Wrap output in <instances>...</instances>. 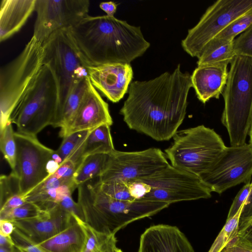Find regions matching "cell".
<instances>
[{
	"label": "cell",
	"mask_w": 252,
	"mask_h": 252,
	"mask_svg": "<svg viewBox=\"0 0 252 252\" xmlns=\"http://www.w3.org/2000/svg\"><path fill=\"white\" fill-rule=\"evenodd\" d=\"M191 87V75L179 64L172 72L132 82L120 114L130 129L158 141L169 140L185 118Z\"/></svg>",
	"instance_id": "cell-1"
},
{
	"label": "cell",
	"mask_w": 252,
	"mask_h": 252,
	"mask_svg": "<svg viewBox=\"0 0 252 252\" xmlns=\"http://www.w3.org/2000/svg\"><path fill=\"white\" fill-rule=\"evenodd\" d=\"M67 29L85 65L130 64L150 46L140 27L114 16L88 15Z\"/></svg>",
	"instance_id": "cell-2"
},
{
	"label": "cell",
	"mask_w": 252,
	"mask_h": 252,
	"mask_svg": "<svg viewBox=\"0 0 252 252\" xmlns=\"http://www.w3.org/2000/svg\"><path fill=\"white\" fill-rule=\"evenodd\" d=\"M77 203L81 219L94 229L107 234L116 233L129 223L152 216L170 204L161 202L113 199L99 189L95 182L78 186Z\"/></svg>",
	"instance_id": "cell-3"
},
{
	"label": "cell",
	"mask_w": 252,
	"mask_h": 252,
	"mask_svg": "<svg viewBox=\"0 0 252 252\" xmlns=\"http://www.w3.org/2000/svg\"><path fill=\"white\" fill-rule=\"evenodd\" d=\"M222 93L224 106L221 122L231 146L246 143L252 115V58L236 56L230 64Z\"/></svg>",
	"instance_id": "cell-4"
},
{
	"label": "cell",
	"mask_w": 252,
	"mask_h": 252,
	"mask_svg": "<svg viewBox=\"0 0 252 252\" xmlns=\"http://www.w3.org/2000/svg\"><path fill=\"white\" fill-rule=\"evenodd\" d=\"M58 109L57 82L49 66L43 64L33 83L19 100L9 122L17 132L36 136L55 124Z\"/></svg>",
	"instance_id": "cell-5"
},
{
	"label": "cell",
	"mask_w": 252,
	"mask_h": 252,
	"mask_svg": "<svg viewBox=\"0 0 252 252\" xmlns=\"http://www.w3.org/2000/svg\"><path fill=\"white\" fill-rule=\"evenodd\" d=\"M165 150L171 165L200 176L213 165L226 146L213 129L199 125L178 131Z\"/></svg>",
	"instance_id": "cell-6"
},
{
	"label": "cell",
	"mask_w": 252,
	"mask_h": 252,
	"mask_svg": "<svg viewBox=\"0 0 252 252\" xmlns=\"http://www.w3.org/2000/svg\"><path fill=\"white\" fill-rule=\"evenodd\" d=\"M133 188L139 200L169 204L209 198L212 192L199 176L170 164L152 175L135 180Z\"/></svg>",
	"instance_id": "cell-7"
},
{
	"label": "cell",
	"mask_w": 252,
	"mask_h": 252,
	"mask_svg": "<svg viewBox=\"0 0 252 252\" xmlns=\"http://www.w3.org/2000/svg\"><path fill=\"white\" fill-rule=\"evenodd\" d=\"M43 43L33 36L13 60L0 71V131L14 108L31 87L43 65Z\"/></svg>",
	"instance_id": "cell-8"
},
{
	"label": "cell",
	"mask_w": 252,
	"mask_h": 252,
	"mask_svg": "<svg viewBox=\"0 0 252 252\" xmlns=\"http://www.w3.org/2000/svg\"><path fill=\"white\" fill-rule=\"evenodd\" d=\"M43 63L51 68L58 87V109L54 127L72 88L88 77V73L67 28L52 33L43 42Z\"/></svg>",
	"instance_id": "cell-9"
},
{
	"label": "cell",
	"mask_w": 252,
	"mask_h": 252,
	"mask_svg": "<svg viewBox=\"0 0 252 252\" xmlns=\"http://www.w3.org/2000/svg\"><path fill=\"white\" fill-rule=\"evenodd\" d=\"M252 11V0H219L210 6L182 41L184 50L198 58L206 45L232 21Z\"/></svg>",
	"instance_id": "cell-10"
},
{
	"label": "cell",
	"mask_w": 252,
	"mask_h": 252,
	"mask_svg": "<svg viewBox=\"0 0 252 252\" xmlns=\"http://www.w3.org/2000/svg\"><path fill=\"white\" fill-rule=\"evenodd\" d=\"M169 164L165 154L158 148L134 152L115 150L109 155L106 166L97 178L99 183L127 182L148 176Z\"/></svg>",
	"instance_id": "cell-11"
},
{
	"label": "cell",
	"mask_w": 252,
	"mask_h": 252,
	"mask_svg": "<svg viewBox=\"0 0 252 252\" xmlns=\"http://www.w3.org/2000/svg\"><path fill=\"white\" fill-rule=\"evenodd\" d=\"M252 145L226 147L206 172L199 177L212 192L221 194L241 183L251 182Z\"/></svg>",
	"instance_id": "cell-12"
},
{
	"label": "cell",
	"mask_w": 252,
	"mask_h": 252,
	"mask_svg": "<svg viewBox=\"0 0 252 252\" xmlns=\"http://www.w3.org/2000/svg\"><path fill=\"white\" fill-rule=\"evenodd\" d=\"M17 144L16 164L12 170L17 176L20 193L25 195L47 178L46 165L54 152L36 136L14 132Z\"/></svg>",
	"instance_id": "cell-13"
},
{
	"label": "cell",
	"mask_w": 252,
	"mask_h": 252,
	"mask_svg": "<svg viewBox=\"0 0 252 252\" xmlns=\"http://www.w3.org/2000/svg\"><path fill=\"white\" fill-rule=\"evenodd\" d=\"M88 0H36L33 37L43 42L55 32L69 28L88 15Z\"/></svg>",
	"instance_id": "cell-14"
},
{
	"label": "cell",
	"mask_w": 252,
	"mask_h": 252,
	"mask_svg": "<svg viewBox=\"0 0 252 252\" xmlns=\"http://www.w3.org/2000/svg\"><path fill=\"white\" fill-rule=\"evenodd\" d=\"M88 76L93 86L111 101H119L128 92L133 78L130 64H86Z\"/></svg>",
	"instance_id": "cell-15"
},
{
	"label": "cell",
	"mask_w": 252,
	"mask_h": 252,
	"mask_svg": "<svg viewBox=\"0 0 252 252\" xmlns=\"http://www.w3.org/2000/svg\"><path fill=\"white\" fill-rule=\"evenodd\" d=\"M104 124L110 126L113 124L108 104L90 80L76 115L65 128L60 130V136L63 138L71 133L92 130Z\"/></svg>",
	"instance_id": "cell-16"
},
{
	"label": "cell",
	"mask_w": 252,
	"mask_h": 252,
	"mask_svg": "<svg viewBox=\"0 0 252 252\" xmlns=\"http://www.w3.org/2000/svg\"><path fill=\"white\" fill-rule=\"evenodd\" d=\"M72 218V214L58 204L35 217L12 222L16 229L38 244L64 230Z\"/></svg>",
	"instance_id": "cell-17"
},
{
	"label": "cell",
	"mask_w": 252,
	"mask_h": 252,
	"mask_svg": "<svg viewBox=\"0 0 252 252\" xmlns=\"http://www.w3.org/2000/svg\"><path fill=\"white\" fill-rule=\"evenodd\" d=\"M138 252H194L191 243L176 226L151 225L141 234Z\"/></svg>",
	"instance_id": "cell-18"
},
{
	"label": "cell",
	"mask_w": 252,
	"mask_h": 252,
	"mask_svg": "<svg viewBox=\"0 0 252 252\" xmlns=\"http://www.w3.org/2000/svg\"><path fill=\"white\" fill-rule=\"evenodd\" d=\"M228 76L227 65L197 66L191 75V79L198 99L204 104L212 98L219 99Z\"/></svg>",
	"instance_id": "cell-19"
},
{
	"label": "cell",
	"mask_w": 252,
	"mask_h": 252,
	"mask_svg": "<svg viewBox=\"0 0 252 252\" xmlns=\"http://www.w3.org/2000/svg\"><path fill=\"white\" fill-rule=\"evenodd\" d=\"M36 0H2L0 10V41L6 40L24 26L35 10Z\"/></svg>",
	"instance_id": "cell-20"
},
{
	"label": "cell",
	"mask_w": 252,
	"mask_h": 252,
	"mask_svg": "<svg viewBox=\"0 0 252 252\" xmlns=\"http://www.w3.org/2000/svg\"><path fill=\"white\" fill-rule=\"evenodd\" d=\"M72 215L66 228L38 244L49 252H83L87 241L84 221Z\"/></svg>",
	"instance_id": "cell-21"
},
{
	"label": "cell",
	"mask_w": 252,
	"mask_h": 252,
	"mask_svg": "<svg viewBox=\"0 0 252 252\" xmlns=\"http://www.w3.org/2000/svg\"><path fill=\"white\" fill-rule=\"evenodd\" d=\"M82 159L88 156L109 155L115 149L110 131V126L104 124L92 130L79 148Z\"/></svg>",
	"instance_id": "cell-22"
},
{
	"label": "cell",
	"mask_w": 252,
	"mask_h": 252,
	"mask_svg": "<svg viewBox=\"0 0 252 252\" xmlns=\"http://www.w3.org/2000/svg\"><path fill=\"white\" fill-rule=\"evenodd\" d=\"M90 79L89 76L76 83L69 94L54 127L65 128L76 115L84 98Z\"/></svg>",
	"instance_id": "cell-23"
},
{
	"label": "cell",
	"mask_w": 252,
	"mask_h": 252,
	"mask_svg": "<svg viewBox=\"0 0 252 252\" xmlns=\"http://www.w3.org/2000/svg\"><path fill=\"white\" fill-rule=\"evenodd\" d=\"M109 155L98 154L84 158L77 168L73 181L77 187L94 178H98L104 170Z\"/></svg>",
	"instance_id": "cell-24"
},
{
	"label": "cell",
	"mask_w": 252,
	"mask_h": 252,
	"mask_svg": "<svg viewBox=\"0 0 252 252\" xmlns=\"http://www.w3.org/2000/svg\"><path fill=\"white\" fill-rule=\"evenodd\" d=\"M233 41L215 46H206L197 58V66L230 64L236 56Z\"/></svg>",
	"instance_id": "cell-25"
},
{
	"label": "cell",
	"mask_w": 252,
	"mask_h": 252,
	"mask_svg": "<svg viewBox=\"0 0 252 252\" xmlns=\"http://www.w3.org/2000/svg\"><path fill=\"white\" fill-rule=\"evenodd\" d=\"M87 241L83 252H123L117 246L115 234L98 231L84 221Z\"/></svg>",
	"instance_id": "cell-26"
},
{
	"label": "cell",
	"mask_w": 252,
	"mask_h": 252,
	"mask_svg": "<svg viewBox=\"0 0 252 252\" xmlns=\"http://www.w3.org/2000/svg\"><path fill=\"white\" fill-rule=\"evenodd\" d=\"M240 209L238 231L252 220V182L245 184L237 194L230 207L227 220L233 217Z\"/></svg>",
	"instance_id": "cell-27"
},
{
	"label": "cell",
	"mask_w": 252,
	"mask_h": 252,
	"mask_svg": "<svg viewBox=\"0 0 252 252\" xmlns=\"http://www.w3.org/2000/svg\"><path fill=\"white\" fill-rule=\"evenodd\" d=\"M252 25V11L237 18L210 41L206 46H215L232 41Z\"/></svg>",
	"instance_id": "cell-28"
},
{
	"label": "cell",
	"mask_w": 252,
	"mask_h": 252,
	"mask_svg": "<svg viewBox=\"0 0 252 252\" xmlns=\"http://www.w3.org/2000/svg\"><path fill=\"white\" fill-rule=\"evenodd\" d=\"M12 124L9 122L0 131V148L3 157L12 170L16 164L17 144Z\"/></svg>",
	"instance_id": "cell-29"
},
{
	"label": "cell",
	"mask_w": 252,
	"mask_h": 252,
	"mask_svg": "<svg viewBox=\"0 0 252 252\" xmlns=\"http://www.w3.org/2000/svg\"><path fill=\"white\" fill-rule=\"evenodd\" d=\"M241 209L226 222L208 252H220L230 240L238 234Z\"/></svg>",
	"instance_id": "cell-30"
},
{
	"label": "cell",
	"mask_w": 252,
	"mask_h": 252,
	"mask_svg": "<svg viewBox=\"0 0 252 252\" xmlns=\"http://www.w3.org/2000/svg\"><path fill=\"white\" fill-rule=\"evenodd\" d=\"M42 211L35 204L26 202L13 209L0 211V220L14 221L30 219L37 216Z\"/></svg>",
	"instance_id": "cell-31"
},
{
	"label": "cell",
	"mask_w": 252,
	"mask_h": 252,
	"mask_svg": "<svg viewBox=\"0 0 252 252\" xmlns=\"http://www.w3.org/2000/svg\"><path fill=\"white\" fill-rule=\"evenodd\" d=\"M91 130L76 132L63 138L61 145L56 150L63 162L81 145Z\"/></svg>",
	"instance_id": "cell-32"
},
{
	"label": "cell",
	"mask_w": 252,
	"mask_h": 252,
	"mask_svg": "<svg viewBox=\"0 0 252 252\" xmlns=\"http://www.w3.org/2000/svg\"><path fill=\"white\" fill-rule=\"evenodd\" d=\"M101 190L108 196L118 200L133 201L126 183L123 181H113L102 183L96 182Z\"/></svg>",
	"instance_id": "cell-33"
},
{
	"label": "cell",
	"mask_w": 252,
	"mask_h": 252,
	"mask_svg": "<svg viewBox=\"0 0 252 252\" xmlns=\"http://www.w3.org/2000/svg\"><path fill=\"white\" fill-rule=\"evenodd\" d=\"M18 194H20L19 183L15 174L11 172L8 175H1L0 177V206L8 198Z\"/></svg>",
	"instance_id": "cell-34"
},
{
	"label": "cell",
	"mask_w": 252,
	"mask_h": 252,
	"mask_svg": "<svg viewBox=\"0 0 252 252\" xmlns=\"http://www.w3.org/2000/svg\"><path fill=\"white\" fill-rule=\"evenodd\" d=\"M236 56L252 58V25L233 40Z\"/></svg>",
	"instance_id": "cell-35"
},
{
	"label": "cell",
	"mask_w": 252,
	"mask_h": 252,
	"mask_svg": "<svg viewBox=\"0 0 252 252\" xmlns=\"http://www.w3.org/2000/svg\"><path fill=\"white\" fill-rule=\"evenodd\" d=\"M11 236L15 246L25 252H49L38 244L32 242L16 228Z\"/></svg>",
	"instance_id": "cell-36"
},
{
	"label": "cell",
	"mask_w": 252,
	"mask_h": 252,
	"mask_svg": "<svg viewBox=\"0 0 252 252\" xmlns=\"http://www.w3.org/2000/svg\"><path fill=\"white\" fill-rule=\"evenodd\" d=\"M77 168V165L72 160L66 159L54 174L60 179L73 181V175Z\"/></svg>",
	"instance_id": "cell-37"
},
{
	"label": "cell",
	"mask_w": 252,
	"mask_h": 252,
	"mask_svg": "<svg viewBox=\"0 0 252 252\" xmlns=\"http://www.w3.org/2000/svg\"><path fill=\"white\" fill-rule=\"evenodd\" d=\"M240 243L252 250V220L246 223L238 232Z\"/></svg>",
	"instance_id": "cell-38"
},
{
	"label": "cell",
	"mask_w": 252,
	"mask_h": 252,
	"mask_svg": "<svg viewBox=\"0 0 252 252\" xmlns=\"http://www.w3.org/2000/svg\"><path fill=\"white\" fill-rule=\"evenodd\" d=\"M220 252H252V250L240 243L237 234L228 242Z\"/></svg>",
	"instance_id": "cell-39"
},
{
	"label": "cell",
	"mask_w": 252,
	"mask_h": 252,
	"mask_svg": "<svg viewBox=\"0 0 252 252\" xmlns=\"http://www.w3.org/2000/svg\"><path fill=\"white\" fill-rule=\"evenodd\" d=\"M25 195L18 194L8 198L0 206V211H7L17 208L26 203Z\"/></svg>",
	"instance_id": "cell-40"
},
{
	"label": "cell",
	"mask_w": 252,
	"mask_h": 252,
	"mask_svg": "<svg viewBox=\"0 0 252 252\" xmlns=\"http://www.w3.org/2000/svg\"><path fill=\"white\" fill-rule=\"evenodd\" d=\"M15 229V227L12 221L0 220V234L11 238V235Z\"/></svg>",
	"instance_id": "cell-41"
},
{
	"label": "cell",
	"mask_w": 252,
	"mask_h": 252,
	"mask_svg": "<svg viewBox=\"0 0 252 252\" xmlns=\"http://www.w3.org/2000/svg\"><path fill=\"white\" fill-rule=\"evenodd\" d=\"M99 7L106 13V15L114 16L117 10V5L113 1L102 2L99 4Z\"/></svg>",
	"instance_id": "cell-42"
},
{
	"label": "cell",
	"mask_w": 252,
	"mask_h": 252,
	"mask_svg": "<svg viewBox=\"0 0 252 252\" xmlns=\"http://www.w3.org/2000/svg\"><path fill=\"white\" fill-rule=\"evenodd\" d=\"M60 164L51 158L46 165V170L49 176L54 174L59 169Z\"/></svg>",
	"instance_id": "cell-43"
},
{
	"label": "cell",
	"mask_w": 252,
	"mask_h": 252,
	"mask_svg": "<svg viewBox=\"0 0 252 252\" xmlns=\"http://www.w3.org/2000/svg\"><path fill=\"white\" fill-rule=\"evenodd\" d=\"M13 247L9 246H0V252H12Z\"/></svg>",
	"instance_id": "cell-44"
},
{
	"label": "cell",
	"mask_w": 252,
	"mask_h": 252,
	"mask_svg": "<svg viewBox=\"0 0 252 252\" xmlns=\"http://www.w3.org/2000/svg\"><path fill=\"white\" fill-rule=\"evenodd\" d=\"M249 135L250 136V143H251L252 145V115L251 125L249 132Z\"/></svg>",
	"instance_id": "cell-45"
},
{
	"label": "cell",
	"mask_w": 252,
	"mask_h": 252,
	"mask_svg": "<svg viewBox=\"0 0 252 252\" xmlns=\"http://www.w3.org/2000/svg\"><path fill=\"white\" fill-rule=\"evenodd\" d=\"M12 252H25V251L22 250L20 248L14 246L12 250Z\"/></svg>",
	"instance_id": "cell-46"
}]
</instances>
